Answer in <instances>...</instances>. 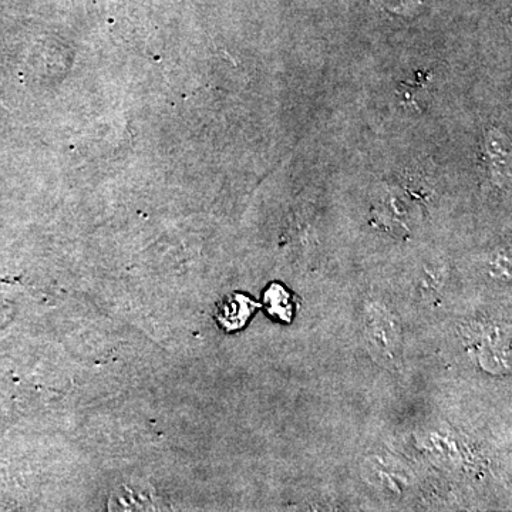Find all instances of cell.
Segmentation results:
<instances>
[{
    "instance_id": "6da1fadb",
    "label": "cell",
    "mask_w": 512,
    "mask_h": 512,
    "mask_svg": "<svg viewBox=\"0 0 512 512\" xmlns=\"http://www.w3.org/2000/svg\"><path fill=\"white\" fill-rule=\"evenodd\" d=\"M365 338L370 353L383 366L393 367L399 362L402 355V329L396 316L384 306H367Z\"/></svg>"
},
{
    "instance_id": "7a4b0ae2",
    "label": "cell",
    "mask_w": 512,
    "mask_h": 512,
    "mask_svg": "<svg viewBox=\"0 0 512 512\" xmlns=\"http://www.w3.org/2000/svg\"><path fill=\"white\" fill-rule=\"evenodd\" d=\"M367 470H369V481L377 485L380 491H389V493L402 494L409 485V476L406 470L399 464L392 461L382 460V458H369Z\"/></svg>"
},
{
    "instance_id": "3957f363",
    "label": "cell",
    "mask_w": 512,
    "mask_h": 512,
    "mask_svg": "<svg viewBox=\"0 0 512 512\" xmlns=\"http://www.w3.org/2000/svg\"><path fill=\"white\" fill-rule=\"evenodd\" d=\"M254 305L245 296L234 295L218 306L217 318L227 330L242 328L251 315Z\"/></svg>"
},
{
    "instance_id": "277c9868",
    "label": "cell",
    "mask_w": 512,
    "mask_h": 512,
    "mask_svg": "<svg viewBox=\"0 0 512 512\" xmlns=\"http://www.w3.org/2000/svg\"><path fill=\"white\" fill-rule=\"evenodd\" d=\"M265 299L269 303V311L281 315L282 319H286L285 313H288V303H282L288 301L285 289L278 285L271 286L269 291L265 293Z\"/></svg>"
}]
</instances>
